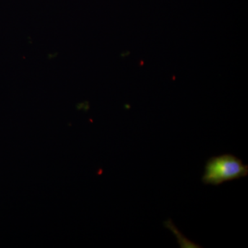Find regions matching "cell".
I'll use <instances>...</instances> for the list:
<instances>
[{
	"mask_svg": "<svg viewBox=\"0 0 248 248\" xmlns=\"http://www.w3.org/2000/svg\"><path fill=\"white\" fill-rule=\"evenodd\" d=\"M248 166L231 154L213 156L207 161L202 182L205 185L219 186L239 178L247 177Z\"/></svg>",
	"mask_w": 248,
	"mask_h": 248,
	"instance_id": "obj_1",
	"label": "cell"
}]
</instances>
